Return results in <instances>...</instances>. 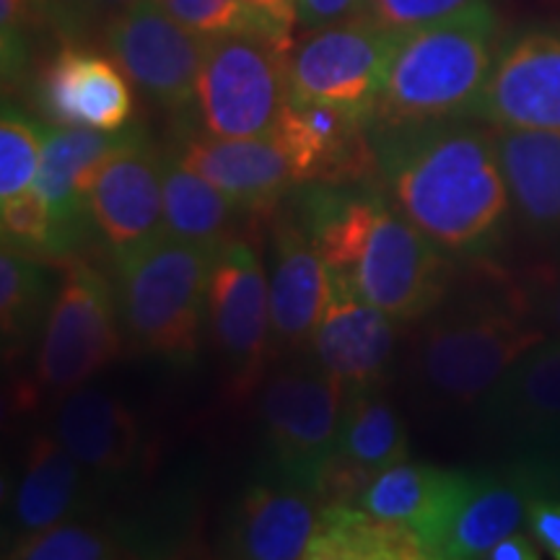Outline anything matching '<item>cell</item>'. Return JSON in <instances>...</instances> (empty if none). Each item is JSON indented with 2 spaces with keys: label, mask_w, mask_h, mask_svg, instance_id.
<instances>
[{
  "label": "cell",
  "mask_w": 560,
  "mask_h": 560,
  "mask_svg": "<svg viewBox=\"0 0 560 560\" xmlns=\"http://www.w3.org/2000/svg\"><path fill=\"white\" fill-rule=\"evenodd\" d=\"M376 177L405 219L457 262L488 265L514 221L495 128L457 120L371 125Z\"/></svg>",
  "instance_id": "1"
},
{
  "label": "cell",
  "mask_w": 560,
  "mask_h": 560,
  "mask_svg": "<svg viewBox=\"0 0 560 560\" xmlns=\"http://www.w3.org/2000/svg\"><path fill=\"white\" fill-rule=\"evenodd\" d=\"M548 335L527 283L490 280L425 314L410 338L405 376L425 412L475 410L516 361Z\"/></svg>",
  "instance_id": "2"
},
{
  "label": "cell",
  "mask_w": 560,
  "mask_h": 560,
  "mask_svg": "<svg viewBox=\"0 0 560 560\" xmlns=\"http://www.w3.org/2000/svg\"><path fill=\"white\" fill-rule=\"evenodd\" d=\"M499 11L475 0L400 39L371 125H418L472 117L503 45Z\"/></svg>",
  "instance_id": "3"
},
{
  "label": "cell",
  "mask_w": 560,
  "mask_h": 560,
  "mask_svg": "<svg viewBox=\"0 0 560 560\" xmlns=\"http://www.w3.org/2000/svg\"><path fill=\"white\" fill-rule=\"evenodd\" d=\"M219 247L164 231L117 262V304L132 348L170 363L195 359Z\"/></svg>",
  "instance_id": "4"
},
{
  "label": "cell",
  "mask_w": 560,
  "mask_h": 560,
  "mask_svg": "<svg viewBox=\"0 0 560 560\" xmlns=\"http://www.w3.org/2000/svg\"><path fill=\"white\" fill-rule=\"evenodd\" d=\"M342 405L346 389L312 353L270 369L257 400L262 472L317 493L338 454Z\"/></svg>",
  "instance_id": "5"
},
{
  "label": "cell",
  "mask_w": 560,
  "mask_h": 560,
  "mask_svg": "<svg viewBox=\"0 0 560 560\" xmlns=\"http://www.w3.org/2000/svg\"><path fill=\"white\" fill-rule=\"evenodd\" d=\"M289 42L229 32L208 42L195 91V122L219 138H272L291 100Z\"/></svg>",
  "instance_id": "6"
},
{
  "label": "cell",
  "mask_w": 560,
  "mask_h": 560,
  "mask_svg": "<svg viewBox=\"0 0 560 560\" xmlns=\"http://www.w3.org/2000/svg\"><path fill=\"white\" fill-rule=\"evenodd\" d=\"M117 289L83 260L62 265L39 338L34 382L45 395H68L109 366L122 350Z\"/></svg>",
  "instance_id": "7"
},
{
  "label": "cell",
  "mask_w": 560,
  "mask_h": 560,
  "mask_svg": "<svg viewBox=\"0 0 560 560\" xmlns=\"http://www.w3.org/2000/svg\"><path fill=\"white\" fill-rule=\"evenodd\" d=\"M457 265L382 192L359 260L346 278L363 299L410 325L446 301L457 283Z\"/></svg>",
  "instance_id": "8"
},
{
  "label": "cell",
  "mask_w": 560,
  "mask_h": 560,
  "mask_svg": "<svg viewBox=\"0 0 560 560\" xmlns=\"http://www.w3.org/2000/svg\"><path fill=\"white\" fill-rule=\"evenodd\" d=\"M208 327L229 389L247 400L260 387L272 355L270 283L255 244L229 236L215 255L208 289Z\"/></svg>",
  "instance_id": "9"
},
{
  "label": "cell",
  "mask_w": 560,
  "mask_h": 560,
  "mask_svg": "<svg viewBox=\"0 0 560 560\" xmlns=\"http://www.w3.org/2000/svg\"><path fill=\"white\" fill-rule=\"evenodd\" d=\"M402 37L366 16L306 32L291 50V100L335 104L371 120Z\"/></svg>",
  "instance_id": "10"
},
{
  "label": "cell",
  "mask_w": 560,
  "mask_h": 560,
  "mask_svg": "<svg viewBox=\"0 0 560 560\" xmlns=\"http://www.w3.org/2000/svg\"><path fill=\"white\" fill-rule=\"evenodd\" d=\"M104 50L145 100L172 115L195 109L208 42L179 24L159 0H138L102 32Z\"/></svg>",
  "instance_id": "11"
},
{
  "label": "cell",
  "mask_w": 560,
  "mask_h": 560,
  "mask_svg": "<svg viewBox=\"0 0 560 560\" xmlns=\"http://www.w3.org/2000/svg\"><path fill=\"white\" fill-rule=\"evenodd\" d=\"M472 120L495 130L560 132V24L524 26L503 37Z\"/></svg>",
  "instance_id": "12"
},
{
  "label": "cell",
  "mask_w": 560,
  "mask_h": 560,
  "mask_svg": "<svg viewBox=\"0 0 560 560\" xmlns=\"http://www.w3.org/2000/svg\"><path fill=\"white\" fill-rule=\"evenodd\" d=\"M164 159L143 130L104 161L89 195L91 229L120 262L164 234Z\"/></svg>",
  "instance_id": "13"
},
{
  "label": "cell",
  "mask_w": 560,
  "mask_h": 560,
  "mask_svg": "<svg viewBox=\"0 0 560 560\" xmlns=\"http://www.w3.org/2000/svg\"><path fill=\"white\" fill-rule=\"evenodd\" d=\"M400 322L366 301L340 272H330V293L310 353L346 395L384 387L395 369Z\"/></svg>",
  "instance_id": "14"
},
{
  "label": "cell",
  "mask_w": 560,
  "mask_h": 560,
  "mask_svg": "<svg viewBox=\"0 0 560 560\" xmlns=\"http://www.w3.org/2000/svg\"><path fill=\"white\" fill-rule=\"evenodd\" d=\"M319 516L317 493L262 472L229 509L219 548L242 560H306Z\"/></svg>",
  "instance_id": "15"
},
{
  "label": "cell",
  "mask_w": 560,
  "mask_h": 560,
  "mask_svg": "<svg viewBox=\"0 0 560 560\" xmlns=\"http://www.w3.org/2000/svg\"><path fill=\"white\" fill-rule=\"evenodd\" d=\"M272 138L289 153L296 185H342L376 177L371 120L350 109L289 100Z\"/></svg>",
  "instance_id": "16"
},
{
  "label": "cell",
  "mask_w": 560,
  "mask_h": 560,
  "mask_svg": "<svg viewBox=\"0 0 560 560\" xmlns=\"http://www.w3.org/2000/svg\"><path fill=\"white\" fill-rule=\"evenodd\" d=\"M272 355L310 350L330 293V270L296 213H276L270 231Z\"/></svg>",
  "instance_id": "17"
},
{
  "label": "cell",
  "mask_w": 560,
  "mask_h": 560,
  "mask_svg": "<svg viewBox=\"0 0 560 560\" xmlns=\"http://www.w3.org/2000/svg\"><path fill=\"white\" fill-rule=\"evenodd\" d=\"M472 486V472L397 462L363 488L359 506L418 537L425 558H441L446 537Z\"/></svg>",
  "instance_id": "18"
},
{
  "label": "cell",
  "mask_w": 560,
  "mask_h": 560,
  "mask_svg": "<svg viewBox=\"0 0 560 560\" xmlns=\"http://www.w3.org/2000/svg\"><path fill=\"white\" fill-rule=\"evenodd\" d=\"M478 425L520 454L560 429V340L545 338L529 348L482 397Z\"/></svg>",
  "instance_id": "19"
},
{
  "label": "cell",
  "mask_w": 560,
  "mask_h": 560,
  "mask_svg": "<svg viewBox=\"0 0 560 560\" xmlns=\"http://www.w3.org/2000/svg\"><path fill=\"white\" fill-rule=\"evenodd\" d=\"M136 128L104 132L79 125L47 128L45 149L32 190L50 208L55 221V252H68L91 226L89 195L112 153Z\"/></svg>",
  "instance_id": "20"
},
{
  "label": "cell",
  "mask_w": 560,
  "mask_h": 560,
  "mask_svg": "<svg viewBox=\"0 0 560 560\" xmlns=\"http://www.w3.org/2000/svg\"><path fill=\"white\" fill-rule=\"evenodd\" d=\"M52 433L100 488L130 478L143 454L136 412L120 397L96 387H79L60 397Z\"/></svg>",
  "instance_id": "21"
},
{
  "label": "cell",
  "mask_w": 560,
  "mask_h": 560,
  "mask_svg": "<svg viewBox=\"0 0 560 560\" xmlns=\"http://www.w3.org/2000/svg\"><path fill=\"white\" fill-rule=\"evenodd\" d=\"M177 159L249 213H268L296 185L289 153L278 138H219L187 132Z\"/></svg>",
  "instance_id": "22"
},
{
  "label": "cell",
  "mask_w": 560,
  "mask_h": 560,
  "mask_svg": "<svg viewBox=\"0 0 560 560\" xmlns=\"http://www.w3.org/2000/svg\"><path fill=\"white\" fill-rule=\"evenodd\" d=\"M42 107L55 125L122 130L132 115L128 75L109 55L66 45L45 70Z\"/></svg>",
  "instance_id": "23"
},
{
  "label": "cell",
  "mask_w": 560,
  "mask_h": 560,
  "mask_svg": "<svg viewBox=\"0 0 560 560\" xmlns=\"http://www.w3.org/2000/svg\"><path fill=\"white\" fill-rule=\"evenodd\" d=\"M100 486L55 433H37L11 493V540L81 520Z\"/></svg>",
  "instance_id": "24"
},
{
  "label": "cell",
  "mask_w": 560,
  "mask_h": 560,
  "mask_svg": "<svg viewBox=\"0 0 560 560\" xmlns=\"http://www.w3.org/2000/svg\"><path fill=\"white\" fill-rule=\"evenodd\" d=\"M514 221L524 234L560 244V132L495 130Z\"/></svg>",
  "instance_id": "25"
},
{
  "label": "cell",
  "mask_w": 560,
  "mask_h": 560,
  "mask_svg": "<svg viewBox=\"0 0 560 560\" xmlns=\"http://www.w3.org/2000/svg\"><path fill=\"white\" fill-rule=\"evenodd\" d=\"M532 488L514 470V465L495 470L472 472V486L454 520L441 558L475 560L488 558V552L511 532L527 527V509Z\"/></svg>",
  "instance_id": "26"
},
{
  "label": "cell",
  "mask_w": 560,
  "mask_h": 560,
  "mask_svg": "<svg viewBox=\"0 0 560 560\" xmlns=\"http://www.w3.org/2000/svg\"><path fill=\"white\" fill-rule=\"evenodd\" d=\"M418 537L400 524L369 514L359 503L322 506L306 560H423Z\"/></svg>",
  "instance_id": "27"
},
{
  "label": "cell",
  "mask_w": 560,
  "mask_h": 560,
  "mask_svg": "<svg viewBox=\"0 0 560 560\" xmlns=\"http://www.w3.org/2000/svg\"><path fill=\"white\" fill-rule=\"evenodd\" d=\"M410 454L408 429L384 387L346 395L340 420L338 457L374 478Z\"/></svg>",
  "instance_id": "28"
},
{
  "label": "cell",
  "mask_w": 560,
  "mask_h": 560,
  "mask_svg": "<svg viewBox=\"0 0 560 560\" xmlns=\"http://www.w3.org/2000/svg\"><path fill=\"white\" fill-rule=\"evenodd\" d=\"M240 206L221 192L213 182L166 151L164 159V229L187 242L221 244L234 236Z\"/></svg>",
  "instance_id": "29"
},
{
  "label": "cell",
  "mask_w": 560,
  "mask_h": 560,
  "mask_svg": "<svg viewBox=\"0 0 560 560\" xmlns=\"http://www.w3.org/2000/svg\"><path fill=\"white\" fill-rule=\"evenodd\" d=\"M52 306V283L30 255L3 247L0 255V330L5 361L16 359L45 330Z\"/></svg>",
  "instance_id": "30"
},
{
  "label": "cell",
  "mask_w": 560,
  "mask_h": 560,
  "mask_svg": "<svg viewBox=\"0 0 560 560\" xmlns=\"http://www.w3.org/2000/svg\"><path fill=\"white\" fill-rule=\"evenodd\" d=\"M140 542H132L125 529L70 520L34 535L13 537L5 545V558L13 560H112L136 556Z\"/></svg>",
  "instance_id": "31"
},
{
  "label": "cell",
  "mask_w": 560,
  "mask_h": 560,
  "mask_svg": "<svg viewBox=\"0 0 560 560\" xmlns=\"http://www.w3.org/2000/svg\"><path fill=\"white\" fill-rule=\"evenodd\" d=\"M47 128L5 102L0 117V202L30 192L37 179Z\"/></svg>",
  "instance_id": "32"
},
{
  "label": "cell",
  "mask_w": 560,
  "mask_h": 560,
  "mask_svg": "<svg viewBox=\"0 0 560 560\" xmlns=\"http://www.w3.org/2000/svg\"><path fill=\"white\" fill-rule=\"evenodd\" d=\"M0 226H3V247L24 252V255L39 249L55 252L52 213L34 190L0 202Z\"/></svg>",
  "instance_id": "33"
},
{
  "label": "cell",
  "mask_w": 560,
  "mask_h": 560,
  "mask_svg": "<svg viewBox=\"0 0 560 560\" xmlns=\"http://www.w3.org/2000/svg\"><path fill=\"white\" fill-rule=\"evenodd\" d=\"M179 24L200 37L213 39L229 32L252 30L247 5L242 0H159Z\"/></svg>",
  "instance_id": "34"
},
{
  "label": "cell",
  "mask_w": 560,
  "mask_h": 560,
  "mask_svg": "<svg viewBox=\"0 0 560 560\" xmlns=\"http://www.w3.org/2000/svg\"><path fill=\"white\" fill-rule=\"evenodd\" d=\"M132 3L138 0H39L42 13L70 42L86 39L91 34L102 37L104 26Z\"/></svg>",
  "instance_id": "35"
},
{
  "label": "cell",
  "mask_w": 560,
  "mask_h": 560,
  "mask_svg": "<svg viewBox=\"0 0 560 560\" xmlns=\"http://www.w3.org/2000/svg\"><path fill=\"white\" fill-rule=\"evenodd\" d=\"M475 0H366L361 16L384 26V30L408 34L433 21L452 16Z\"/></svg>",
  "instance_id": "36"
},
{
  "label": "cell",
  "mask_w": 560,
  "mask_h": 560,
  "mask_svg": "<svg viewBox=\"0 0 560 560\" xmlns=\"http://www.w3.org/2000/svg\"><path fill=\"white\" fill-rule=\"evenodd\" d=\"M509 462L535 495H560V429L529 450L511 454Z\"/></svg>",
  "instance_id": "37"
},
{
  "label": "cell",
  "mask_w": 560,
  "mask_h": 560,
  "mask_svg": "<svg viewBox=\"0 0 560 560\" xmlns=\"http://www.w3.org/2000/svg\"><path fill=\"white\" fill-rule=\"evenodd\" d=\"M524 283H527L535 319L540 322L548 338L560 340V262L535 280H524Z\"/></svg>",
  "instance_id": "38"
},
{
  "label": "cell",
  "mask_w": 560,
  "mask_h": 560,
  "mask_svg": "<svg viewBox=\"0 0 560 560\" xmlns=\"http://www.w3.org/2000/svg\"><path fill=\"white\" fill-rule=\"evenodd\" d=\"M252 19V32L291 45V32L296 26V0H242Z\"/></svg>",
  "instance_id": "39"
},
{
  "label": "cell",
  "mask_w": 560,
  "mask_h": 560,
  "mask_svg": "<svg viewBox=\"0 0 560 560\" xmlns=\"http://www.w3.org/2000/svg\"><path fill=\"white\" fill-rule=\"evenodd\" d=\"M527 529L550 558L560 560V495H532L527 509Z\"/></svg>",
  "instance_id": "40"
},
{
  "label": "cell",
  "mask_w": 560,
  "mask_h": 560,
  "mask_svg": "<svg viewBox=\"0 0 560 560\" xmlns=\"http://www.w3.org/2000/svg\"><path fill=\"white\" fill-rule=\"evenodd\" d=\"M366 0H296V26L304 32L322 30L363 13Z\"/></svg>",
  "instance_id": "41"
},
{
  "label": "cell",
  "mask_w": 560,
  "mask_h": 560,
  "mask_svg": "<svg viewBox=\"0 0 560 560\" xmlns=\"http://www.w3.org/2000/svg\"><path fill=\"white\" fill-rule=\"evenodd\" d=\"M537 558H542L540 542L535 540L532 532H524V529L511 532V535L503 537V540L488 552V560H537Z\"/></svg>",
  "instance_id": "42"
}]
</instances>
